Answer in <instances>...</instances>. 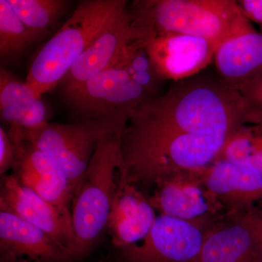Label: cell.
Masks as SVG:
<instances>
[{
	"instance_id": "9c48e42d",
	"label": "cell",
	"mask_w": 262,
	"mask_h": 262,
	"mask_svg": "<svg viewBox=\"0 0 262 262\" xmlns=\"http://www.w3.org/2000/svg\"><path fill=\"white\" fill-rule=\"evenodd\" d=\"M200 170L173 174L155 183L149 203L160 215L191 222H213L224 207L205 186Z\"/></svg>"
},
{
	"instance_id": "8fae6325",
	"label": "cell",
	"mask_w": 262,
	"mask_h": 262,
	"mask_svg": "<svg viewBox=\"0 0 262 262\" xmlns=\"http://www.w3.org/2000/svg\"><path fill=\"white\" fill-rule=\"evenodd\" d=\"M155 72L162 80L179 82L198 73L214 58L216 46L198 36L166 34L146 40Z\"/></svg>"
},
{
	"instance_id": "277c9868",
	"label": "cell",
	"mask_w": 262,
	"mask_h": 262,
	"mask_svg": "<svg viewBox=\"0 0 262 262\" xmlns=\"http://www.w3.org/2000/svg\"><path fill=\"white\" fill-rule=\"evenodd\" d=\"M122 133L106 136L98 142L74 192L70 251L76 259L91 251L107 227L120 166Z\"/></svg>"
},
{
	"instance_id": "9a60e30c",
	"label": "cell",
	"mask_w": 262,
	"mask_h": 262,
	"mask_svg": "<svg viewBox=\"0 0 262 262\" xmlns=\"http://www.w3.org/2000/svg\"><path fill=\"white\" fill-rule=\"evenodd\" d=\"M198 262H262V247L242 213H227L207 229Z\"/></svg>"
},
{
	"instance_id": "ba28073f",
	"label": "cell",
	"mask_w": 262,
	"mask_h": 262,
	"mask_svg": "<svg viewBox=\"0 0 262 262\" xmlns=\"http://www.w3.org/2000/svg\"><path fill=\"white\" fill-rule=\"evenodd\" d=\"M8 134L14 151L13 175L24 186L72 216L74 188L63 170L51 157L24 140L18 125H12Z\"/></svg>"
},
{
	"instance_id": "7a4b0ae2",
	"label": "cell",
	"mask_w": 262,
	"mask_h": 262,
	"mask_svg": "<svg viewBox=\"0 0 262 262\" xmlns=\"http://www.w3.org/2000/svg\"><path fill=\"white\" fill-rule=\"evenodd\" d=\"M125 0H84L34 57L25 82L39 97L59 86L103 29L128 8Z\"/></svg>"
},
{
	"instance_id": "4fadbf2b",
	"label": "cell",
	"mask_w": 262,
	"mask_h": 262,
	"mask_svg": "<svg viewBox=\"0 0 262 262\" xmlns=\"http://www.w3.org/2000/svg\"><path fill=\"white\" fill-rule=\"evenodd\" d=\"M0 251L4 262H72L70 250L48 233L6 211H0Z\"/></svg>"
},
{
	"instance_id": "d6986e66",
	"label": "cell",
	"mask_w": 262,
	"mask_h": 262,
	"mask_svg": "<svg viewBox=\"0 0 262 262\" xmlns=\"http://www.w3.org/2000/svg\"><path fill=\"white\" fill-rule=\"evenodd\" d=\"M15 14L37 39L50 29L67 9L65 0H8Z\"/></svg>"
},
{
	"instance_id": "6da1fadb",
	"label": "cell",
	"mask_w": 262,
	"mask_h": 262,
	"mask_svg": "<svg viewBox=\"0 0 262 262\" xmlns=\"http://www.w3.org/2000/svg\"><path fill=\"white\" fill-rule=\"evenodd\" d=\"M130 11L150 38L182 34L205 38L217 47L254 29L233 0H138Z\"/></svg>"
},
{
	"instance_id": "7402d4cb",
	"label": "cell",
	"mask_w": 262,
	"mask_h": 262,
	"mask_svg": "<svg viewBox=\"0 0 262 262\" xmlns=\"http://www.w3.org/2000/svg\"><path fill=\"white\" fill-rule=\"evenodd\" d=\"M14 151L9 136L0 127V174L4 176L10 169L14 168Z\"/></svg>"
},
{
	"instance_id": "5b68a950",
	"label": "cell",
	"mask_w": 262,
	"mask_h": 262,
	"mask_svg": "<svg viewBox=\"0 0 262 262\" xmlns=\"http://www.w3.org/2000/svg\"><path fill=\"white\" fill-rule=\"evenodd\" d=\"M126 114L82 119L70 124L48 123L35 129L20 126L22 139L46 153L63 170L74 192L92 158L98 142L127 126Z\"/></svg>"
},
{
	"instance_id": "603a6c76",
	"label": "cell",
	"mask_w": 262,
	"mask_h": 262,
	"mask_svg": "<svg viewBox=\"0 0 262 262\" xmlns=\"http://www.w3.org/2000/svg\"><path fill=\"white\" fill-rule=\"evenodd\" d=\"M237 3L248 20L262 25V0H239Z\"/></svg>"
},
{
	"instance_id": "5bb4252c",
	"label": "cell",
	"mask_w": 262,
	"mask_h": 262,
	"mask_svg": "<svg viewBox=\"0 0 262 262\" xmlns=\"http://www.w3.org/2000/svg\"><path fill=\"white\" fill-rule=\"evenodd\" d=\"M199 172L207 189L228 213H257L255 205H262V173L257 169L217 159Z\"/></svg>"
},
{
	"instance_id": "cb8c5ba5",
	"label": "cell",
	"mask_w": 262,
	"mask_h": 262,
	"mask_svg": "<svg viewBox=\"0 0 262 262\" xmlns=\"http://www.w3.org/2000/svg\"><path fill=\"white\" fill-rule=\"evenodd\" d=\"M255 131L256 134L253 142V152L247 164L252 165L262 173V134L256 127H255Z\"/></svg>"
},
{
	"instance_id": "ac0fdd59",
	"label": "cell",
	"mask_w": 262,
	"mask_h": 262,
	"mask_svg": "<svg viewBox=\"0 0 262 262\" xmlns=\"http://www.w3.org/2000/svg\"><path fill=\"white\" fill-rule=\"evenodd\" d=\"M0 113L10 125L35 129L48 123L47 106L25 82L8 71L0 70Z\"/></svg>"
},
{
	"instance_id": "d4e9b609",
	"label": "cell",
	"mask_w": 262,
	"mask_h": 262,
	"mask_svg": "<svg viewBox=\"0 0 262 262\" xmlns=\"http://www.w3.org/2000/svg\"><path fill=\"white\" fill-rule=\"evenodd\" d=\"M245 220L253 229L262 247V215L256 212L242 213Z\"/></svg>"
},
{
	"instance_id": "ffe728a7",
	"label": "cell",
	"mask_w": 262,
	"mask_h": 262,
	"mask_svg": "<svg viewBox=\"0 0 262 262\" xmlns=\"http://www.w3.org/2000/svg\"><path fill=\"white\" fill-rule=\"evenodd\" d=\"M37 38L20 20L8 0H0V56L2 60L17 56Z\"/></svg>"
},
{
	"instance_id": "8992f818",
	"label": "cell",
	"mask_w": 262,
	"mask_h": 262,
	"mask_svg": "<svg viewBox=\"0 0 262 262\" xmlns=\"http://www.w3.org/2000/svg\"><path fill=\"white\" fill-rule=\"evenodd\" d=\"M127 51L107 70L62 94L76 120L120 114L130 117L141 103L155 97L133 78L125 64Z\"/></svg>"
},
{
	"instance_id": "44dd1931",
	"label": "cell",
	"mask_w": 262,
	"mask_h": 262,
	"mask_svg": "<svg viewBox=\"0 0 262 262\" xmlns=\"http://www.w3.org/2000/svg\"><path fill=\"white\" fill-rule=\"evenodd\" d=\"M237 91L262 117V72L239 85Z\"/></svg>"
},
{
	"instance_id": "2e32d148",
	"label": "cell",
	"mask_w": 262,
	"mask_h": 262,
	"mask_svg": "<svg viewBox=\"0 0 262 262\" xmlns=\"http://www.w3.org/2000/svg\"><path fill=\"white\" fill-rule=\"evenodd\" d=\"M156 218L149 199L136 185L118 177L106 227L114 246L124 248L139 244L149 234Z\"/></svg>"
},
{
	"instance_id": "3957f363",
	"label": "cell",
	"mask_w": 262,
	"mask_h": 262,
	"mask_svg": "<svg viewBox=\"0 0 262 262\" xmlns=\"http://www.w3.org/2000/svg\"><path fill=\"white\" fill-rule=\"evenodd\" d=\"M231 136L184 134L120 142L118 177L134 185L155 184L173 174L203 170L218 159Z\"/></svg>"
},
{
	"instance_id": "7c38bea8",
	"label": "cell",
	"mask_w": 262,
	"mask_h": 262,
	"mask_svg": "<svg viewBox=\"0 0 262 262\" xmlns=\"http://www.w3.org/2000/svg\"><path fill=\"white\" fill-rule=\"evenodd\" d=\"M2 179L0 211L10 212L39 227L70 251L73 241L72 216L24 186L13 174H5Z\"/></svg>"
},
{
	"instance_id": "52a82bcc",
	"label": "cell",
	"mask_w": 262,
	"mask_h": 262,
	"mask_svg": "<svg viewBox=\"0 0 262 262\" xmlns=\"http://www.w3.org/2000/svg\"><path fill=\"white\" fill-rule=\"evenodd\" d=\"M213 222L157 215L145 238L139 244L120 248V261L198 262L207 229Z\"/></svg>"
},
{
	"instance_id": "30bf717a",
	"label": "cell",
	"mask_w": 262,
	"mask_h": 262,
	"mask_svg": "<svg viewBox=\"0 0 262 262\" xmlns=\"http://www.w3.org/2000/svg\"><path fill=\"white\" fill-rule=\"evenodd\" d=\"M148 39L145 32L134 22L130 8L111 22L86 48L59 86L62 94L79 87L94 76L116 63L131 45Z\"/></svg>"
},
{
	"instance_id": "484cf974",
	"label": "cell",
	"mask_w": 262,
	"mask_h": 262,
	"mask_svg": "<svg viewBox=\"0 0 262 262\" xmlns=\"http://www.w3.org/2000/svg\"><path fill=\"white\" fill-rule=\"evenodd\" d=\"M256 128H257V130L262 134V122L256 126Z\"/></svg>"
},
{
	"instance_id": "e0dca14e",
	"label": "cell",
	"mask_w": 262,
	"mask_h": 262,
	"mask_svg": "<svg viewBox=\"0 0 262 262\" xmlns=\"http://www.w3.org/2000/svg\"><path fill=\"white\" fill-rule=\"evenodd\" d=\"M214 60L222 80L237 90L262 72V34L253 29L227 39L217 48Z\"/></svg>"
}]
</instances>
